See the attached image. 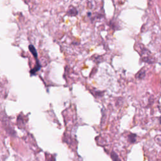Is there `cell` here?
<instances>
[{
    "instance_id": "6da1fadb",
    "label": "cell",
    "mask_w": 161,
    "mask_h": 161,
    "mask_svg": "<svg viewBox=\"0 0 161 161\" xmlns=\"http://www.w3.org/2000/svg\"><path fill=\"white\" fill-rule=\"evenodd\" d=\"M29 49H30V52L33 54V55L34 56H35V57H36V58H37V51H36V49L34 48V47H33V46L32 45H30L29 46Z\"/></svg>"
},
{
    "instance_id": "7a4b0ae2",
    "label": "cell",
    "mask_w": 161,
    "mask_h": 161,
    "mask_svg": "<svg viewBox=\"0 0 161 161\" xmlns=\"http://www.w3.org/2000/svg\"><path fill=\"white\" fill-rule=\"evenodd\" d=\"M111 157L113 161H121V160L120 159V158L118 157V156L117 155V154L116 153L112 152L111 154Z\"/></svg>"
},
{
    "instance_id": "3957f363",
    "label": "cell",
    "mask_w": 161,
    "mask_h": 161,
    "mask_svg": "<svg viewBox=\"0 0 161 161\" xmlns=\"http://www.w3.org/2000/svg\"><path fill=\"white\" fill-rule=\"evenodd\" d=\"M129 140L131 143L135 142V140H136V135H135V134H130L129 136Z\"/></svg>"
}]
</instances>
